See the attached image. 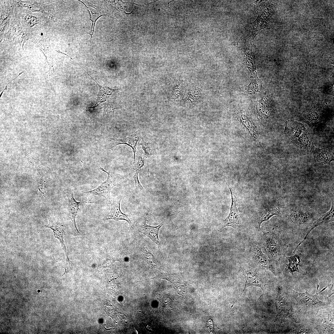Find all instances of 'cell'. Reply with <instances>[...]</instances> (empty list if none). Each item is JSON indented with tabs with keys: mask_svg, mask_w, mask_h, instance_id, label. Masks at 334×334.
I'll use <instances>...</instances> for the list:
<instances>
[{
	"mask_svg": "<svg viewBox=\"0 0 334 334\" xmlns=\"http://www.w3.org/2000/svg\"><path fill=\"white\" fill-rule=\"evenodd\" d=\"M285 133L295 145L303 150L311 151L315 147L313 143V132L310 128L306 127L302 123L292 120L286 122Z\"/></svg>",
	"mask_w": 334,
	"mask_h": 334,
	"instance_id": "obj_1",
	"label": "cell"
},
{
	"mask_svg": "<svg viewBox=\"0 0 334 334\" xmlns=\"http://www.w3.org/2000/svg\"><path fill=\"white\" fill-rule=\"evenodd\" d=\"M319 285L318 284L316 293L313 295L310 294L306 291L305 293L295 291L293 289L291 291L292 298L296 301L297 304L301 309L306 312L316 314L319 310L325 306V304L320 301L318 298V295L326 289V287L320 292H318Z\"/></svg>",
	"mask_w": 334,
	"mask_h": 334,
	"instance_id": "obj_2",
	"label": "cell"
},
{
	"mask_svg": "<svg viewBox=\"0 0 334 334\" xmlns=\"http://www.w3.org/2000/svg\"><path fill=\"white\" fill-rule=\"evenodd\" d=\"M242 269L245 279V284L241 295L246 287L254 286L259 287L262 290L263 292L261 295L262 296L265 290L269 288V282L265 277L250 268H243Z\"/></svg>",
	"mask_w": 334,
	"mask_h": 334,
	"instance_id": "obj_3",
	"label": "cell"
},
{
	"mask_svg": "<svg viewBox=\"0 0 334 334\" xmlns=\"http://www.w3.org/2000/svg\"><path fill=\"white\" fill-rule=\"evenodd\" d=\"M100 169L106 173L108 176L106 179L96 188L87 191H81L84 194L88 195H98L104 197L105 199L110 202V194L111 190L116 186V181L110 173L105 170L103 168Z\"/></svg>",
	"mask_w": 334,
	"mask_h": 334,
	"instance_id": "obj_4",
	"label": "cell"
},
{
	"mask_svg": "<svg viewBox=\"0 0 334 334\" xmlns=\"http://www.w3.org/2000/svg\"><path fill=\"white\" fill-rule=\"evenodd\" d=\"M282 293V288L279 287L275 301L276 320L290 318L292 315L291 305Z\"/></svg>",
	"mask_w": 334,
	"mask_h": 334,
	"instance_id": "obj_5",
	"label": "cell"
},
{
	"mask_svg": "<svg viewBox=\"0 0 334 334\" xmlns=\"http://www.w3.org/2000/svg\"><path fill=\"white\" fill-rule=\"evenodd\" d=\"M231 197V205L229 213L224 221V226H230L233 228L239 227L240 225V214L238 207V201L235 194L231 187L228 185Z\"/></svg>",
	"mask_w": 334,
	"mask_h": 334,
	"instance_id": "obj_6",
	"label": "cell"
},
{
	"mask_svg": "<svg viewBox=\"0 0 334 334\" xmlns=\"http://www.w3.org/2000/svg\"><path fill=\"white\" fill-rule=\"evenodd\" d=\"M264 247L268 253L273 259H278L280 255V244L276 237L269 233L263 234Z\"/></svg>",
	"mask_w": 334,
	"mask_h": 334,
	"instance_id": "obj_7",
	"label": "cell"
},
{
	"mask_svg": "<svg viewBox=\"0 0 334 334\" xmlns=\"http://www.w3.org/2000/svg\"><path fill=\"white\" fill-rule=\"evenodd\" d=\"M49 221V224L45 225L47 228L50 229L54 233V236L55 238H57L59 241L62 249L64 250L66 256V266L64 268H66L65 270L64 273L68 272V268H71V262L69 258V251L66 243L64 240V233L63 230L61 228L55 224L50 218H48Z\"/></svg>",
	"mask_w": 334,
	"mask_h": 334,
	"instance_id": "obj_8",
	"label": "cell"
},
{
	"mask_svg": "<svg viewBox=\"0 0 334 334\" xmlns=\"http://www.w3.org/2000/svg\"><path fill=\"white\" fill-rule=\"evenodd\" d=\"M68 200V206L67 208L68 216L71 220L72 224L76 231L79 233L75 221V218L79 210V204L81 203H92L94 202H83L76 201L74 198L72 191L70 189L65 190L64 191Z\"/></svg>",
	"mask_w": 334,
	"mask_h": 334,
	"instance_id": "obj_9",
	"label": "cell"
},
{
	"mask_svg": "<svg viewBox=\"0 0 334 334\" xmlns=\"http://www.w3.org/2000/svg\"><path fill=\"white\" fill-rule=\"evenodd\" d=\"M122 199L121 197H117L113 199L111 204L110 212L107 215L105 220L113 219L116 221L124 220L126 221L129 224H131V222L128 216L123 213L120 210V204Z\"/></svg>",
	"mask_w": 334,
	"mask_h": 334,
	"instance_id": "obj_10",
	"label": "cell"
},
{
	"mask_svg": "<svg viewBox=\"0 0 334 334\" xmlns=\"http://www.w3.org/2000/svg\"><path fill=\"white\" fill-rule=\"evenodd\" d=\"M286 216L292 223L298 225L310 222L312 219V215L308 212L298 209H292L288 212Z\"/></svg>",
	"mask_w": 334,
	"mask_h": 334,
	"instance_id": "obj_11",
	"label": "cell"
},
{
	"mask_svg": "<svg viewBox=\"0 0 334 334\" xmlns=\"http://www.w3.org/2000/svg\"><path fill=\"white\" fill-rule=\"evenodd\" d=\"M253 257L256 262L261 267L270 270L275 274V268L268 257L262 252L258 244L255 245L252 250Z\"/></svg>",
	"mask_w": 334,
	"mask_h": 334,
	"instance_id": "obj_12",
	"label": "cell"
},
{
	"mask_svg": "<svg viewBox=\"0 0 334 334\" xmlns=\"http://www.w3.org/2000/svg\"><path fill=\"white\" fill-rule=\"evenodd\" d=\"M315 161L325 164H330L334 161V153L326 148L314 147L311 151Z\"/></svg>",
	"mask_w": 334,
	"mask_h": 334,
	"instance_id": "obj_13",
	"label": "cell"
},
{
	"mask_svg": "<svg viewBox=\"0 0 334 334\" xmlns=\"http://www.w3.org/2000/svg\"><path fill=\"white\" fill-rule=\"evenodd\" d=\"M163 225L162 223L156 226H152L148 225L146 221L141 226L139 231L144 234L159 246V231Z\"/></svg>",
	"mask_w": 334,
	"mask_h": 334,
	"instance_id": "obj_14",
	"label": "cell"
},
{
	"mask_svg": "<svg viewBox=\"0 0 334 334\" xmlns=\"http://www.w3.org/2000/svg\"><path fill=\"white\" fill-rule=\"evenodd\" d=\"M334 201H332V205L330 210L324 214L321 217L318 219L314 222L312 224L310 229L307 233L306 235L304 238L303 240L297 246L294 250L295 252L298 248L299 246L306 239L310 233L317 226L323 224L324 223H328L334 221Z\"/></svg>",
	"mask_w": 334,
	"mask_h": 334,
	"instance_id": "obj_15",
	"label": "cell"
},
{
	"mask_svg": "<svg viewBox=\"0 0 334 334\" xmlns=\"http://www.w3.org/2000/svg\"><path fill=\"white\" fill-rule=\"evenodd\" d=\"M141 136V131L139 130H138L134 134L131 135L127 137L120 139H112L115 142V145H117L119 144H125L131 147L133 151L135 158L136 149V148L138 142L140 140Z\"/></svg>",
	"mask_w": 334,
	"mask_h": 334,
	"instance_id": "obj_16",
	"label": "cell"
},
{
	"mask_svg": "<svg viewBox=\"0 0 334 334\" xmlns=\"http://www.w3.org/2000/svg\"><path fill=\"white\" fill-rule=\"evenodd\" d=\"M280 211L276 207L266 208L259 210L257 219L259 228L260 229L261 224L263 222L267 221L274 216H280Z\"/></svg>",
	"mask_w": 334,
	"mask_h": 334,
	"instance_id": "obj_17",
	"label": "cell"
},
{
	"mask_svg": "<svg viewBox=\"0 0 334 334\" xmlns=\"http://www.w3.org/2000/svg\"><path fill=\"white\" fill-rule=\"evenodd\" d=\"M288 261V263L286 265L285 270L288 271L292 275L295 272H299L298 266H301L302 264V257L301 254L297 253L293 256H285Z\"/></svg>",
	"mask_w": 334,
	"mask_h": 334,
	"instance_id": "obj_18",
	"label": "cell"
},
{
	"mask_svg": "<svg viewBox=\"0 0 334 334\" xmlns=\"http://www.w3.org/2000/svg\"><path fill=\"white\" fill-rule=\"evenodd\" d=\"M88 74L96 83L99 88V92L97 95L96 102L93 106L91 107V108H95L100 104L106 101L109 96L115 91V90L108 87L102 86L99 85Z\"/></svg>",
	"mask_w": 334,
	"mask_h": 334,
	"instance_id": "obj_19",
	"label": "cell"
},
{
	"mask_svg": "<svg viewBox=\"0 0 334 334\" xmlns=\"http://www.w3.org/2000/svg\"><path fill=\"white\" fill-rule=\"evenodd\" d=\"M80 2H82L87 8L89 9L91 13V16L90 19L92 22V24L91 31L90 32H88V33L89 34L91 35V38H92L94 35V27L96 22L97 19L100 17L102 16L103 15L102 14L101 11L99 9H98L94 6H92L88 4H85L82 1Z\"/></svg>",
	"mask_w": 334,
	"mask_h": 334,
	"instance_id": "obj_20",
	"label": "cell"
},
{
	"mask_svg": "<svg viewBox=\"0 0 334 334\" xmlns=\"http://www.w3.org/2000/svg\"><path fill=\"white\" fill-rule=\"evenodd\" d=\"M39 174V177L37 180L38 187L39 190L44 196L47 192L48 185V181L46 180L45 175L42 173L41 171L38 169H36Z\"/></svg>",
	"mask_w": 334,
	"mask_h": 334,
	"instance_id": "obj_21",
	"label": "cell"
},
{
	"mask_svg": "<svg viewBox=\"0 0 334 334\" xmlns=\"http://www.w3.org/2000/svg\"><path fill=\"white\" fill-rule=\"evenodd\" d=\"M323 311L321 310L319 312V316L322 319V321L323 323H326V325H333L334 315L333 311Z\"/></svg>",
	"mask_w": 334,
	"mask_h": 334,
	"instance_id": "obj_22",
	"label": "cell"
},
{
	"mask_svg": "<svg viewBox=\"0 0 334 334\" xmlns=\"http://www.w3.org/2000/svg\"><path fill=\"white\" fill-rule=\"evenodd\" d=\"M145 163V160L143 156L138 153L134 158V172L139 173Z\"/></svg>",
	"mask_w": 334,
	"mask_h": 334,
	"instance_id": "obj_23",
	"label": "cell"
},
{
	"mask_svg": "<svg viewBox=\"0 0 334 334\" xmlns=\"http://www.w3.org/2000/svg\"><path fill=\"white\" fill-rule=\"evenodd\" d=\"M145 137V136H141L139 144L142 146L145 155L149 157L153 154V151L150 144L146 140Z\"/></svg>",
	"mask_w": 334,
	"mask_h": 334,
	"instance_id": "obj_24",
	"label": "cell"
},
{
	"mask_svg": "<svg viewBox=\"0 0 334 334\" xmlns=\"http://www.w3.org/2000/svg\"><path fill=\"white\" fill-rule=\"evenodd\" d=\"M142 249L144 258L147 263L149 265L152 266H153V264H156L157 260L148 248L143 246Z\"/></svg>",
	"mask_w": 334,
	"mask_h": 334,
	"instance_id": "obj_25",
	"label": "cell"
},
{
	"mask_svg": "<svg viewBox=\"0 0 334 334\" xmlns=\"http://www.w3.org/2000/svg\"><path fill=\"white\" fill-rule=\"evenodd\" d=\"M317 109H310L306 112L305 117L307 120L310 122V121L313 122L318 120L320 114L319 112L318 111H317Z\"/></svg>",
	"mask_w": 334,
	"mask_h": 334,
	"instance_id": "obj_26",
	"label": "cell"
},
{
	"mask_svg": "<svg viewBox=\"0 0 334 334\" xmlns=\"http://www.w3.org/2000/svg\"><path fill=\"white\" fill-rule=\"evenodd\" d=\"M333 294H334V281L333 280V281H332V286L331 288L330 289V293H329V295L328 296V297H329L330 296H331Z\"/></svg>",
	"mask_w": 334,
	"mask_h": 334,
	"instance_id": "obj_27",
	"label": "cell"
},
{
	"mask_svg": "<svg viewBox=\"0 0 334 334\" xmlns=\"http://www.w3.org/2000/svg\"><path fill=\"white\" fill-rule=\"evenodd\" d=\"M172 1H170V2H169V3H168V7H169V2H172Z\"/></svg>",
	"mask_w": 334,
	"mask_h": 334,
	"instance_id": "obj_28",
	"label": "cell"
}]
</instances>
